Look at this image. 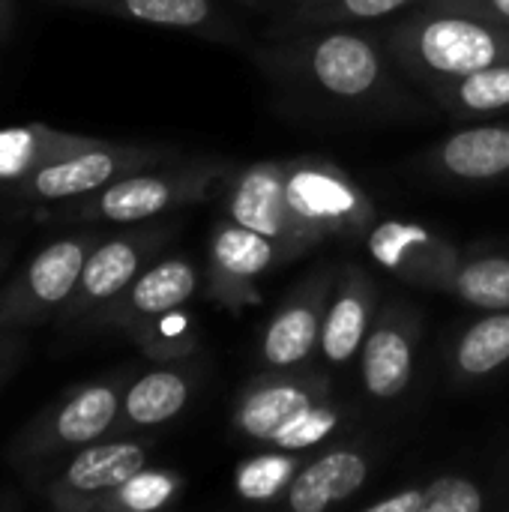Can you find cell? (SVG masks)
Returning <instances> with one entry per match:
<instances>
[{
  "instance_id": "cell-24",
  "label": "cell",
  "mask_w": 509,
  "mask_h": 512,
  "mask_svg": "<svg viewBox=\"0 0 509 512\" xmlns=\"http://www.w3.org/2000/svg\"><path fill=\"white\" fill-rule=\"evenodd\" d=\"M87 9H99L105 15L177 27V30H204L216 18V6L210 0H75Z\"/></svg>"
},
{
  "instance_id": "cell-16",
  "label": "cell",
  "mask_w": 509,
  "mask_h": 512,
  "mask_svg": "<svg viewBox=\"0 0 509 512\" xmlns=\"http://www.w3.org/2000/svg\"><path fill=\"white\" fill-rule=\"evenodd\" d=\"M306 66L315 84L342 99L369 96L381 84V54L351 30H333L309 45Z\"/></svg>"
},
{
  "instance_id": "cell-26",
  "label": "cell",
  "mask_w": 509,
  "mask_h": 512,
  "mask_svg": "<svg viewBox=\"0 0 509 512\" xmlns=\"http://www.w3.org/2000/svg\"><path fill=\"white\" fill-rule=\"evenodd\" d=\"M183 489V480L174 471L141 468L117 489L93 501L90 512H156L168 507Z\"/></svg>"
},
{
  "instance_id": "cell-32",
  "label": "cell",
  "mask_w": 509,
  "mask_h": 512,
  "mask_svg": "<svg viewBox=\"0 0 509 512\" xmlns=\"http://www.w3.org/2000/svg\"><path fill=\"white\" fill-rule=\"evenodd\" d=\"M426 6H444V9H468L495 21L509 24V0H423Z\"/></svg>"
},
{
  "instance_id": "cell-22",
  "label": "cell",
  "mask_w": 509,
  "mask_h": 512,
  "mask_svg": "<svg viewBox=\"0 0 509 512\" xmlns=\"http://www.w3.org/2000/svg\"><path fill=\"white\" fill-rule=\"evenodd\" d=\"M438 102L456 117L495 114L509 108V60L477 69L462 78H450L435 84Z\"/></svg>"
},
{
  "instance_id": "cell-34",
  "label": "cell",
  "mask_w": 509,
  "mask_h": 512,
  "mask_svg": "<svg viewBox=\"0 0 509 512\" xmlns=\"http://www.w3.org/2000/svg\"><path fill=\"white\" fill-rule=\"evenodd\" d=\"M21 351H24L21 330H0V381L15 369Z\"/></svg>"
},
{
  "instance_id": "cell-18",
  "label": "cell",
  "mask_w": 509,
  "mask_h": 512,
  "mask_svg": "<svg viewBox=\"0 0 509 512\" xmlns=\"http://www.w3.org/2000/svg\"><path fill=\"white\" fill-rule=\"evenodd\" d=\"M426 162L462 183H492L509 177V123H489L453 132L429 150Z\"/></svg>"
},
{
  "instance_id": "cell-10",
  "label": "cell",
  "mask_w": 509,
  "mask_h": 512,
  "mask_svg": "<svg viewBox=\"0 0 509 512\" xmlns=\"http://www.w3.org/2000/svg\"><path fill=\"white\" fill-rule=\"evenodd\" d=\"M165 240H168V228H135L120 237L99 240L78 276L72 297L57 312V321L75 324L108 306L135 282V276L162 249Z\"/></svg>"
},
{
  "instance_id": "cell-1",
  "label": "cell",
  "mask_w": 509,
  "mask_h": 512,
  "mask_svg": "<svg viewBox=\"0 0 509 512\" xmlns=\"http://www.w3.org/2000/svg\"><path fill=\"white\" fill-rule=\"evenodd\" d=\"M396 57L417 75L441 84L507 63L509 24L468 9L426 6L393 33Z\"/></svg>"
},
{
  "instance_id": "cell-35",
  "label": "cell",
  "mask_w": 509,
  "mask_h": 512,
  "mask_svg": "<svg viewBox=\"0 0 509 512\" xmlns=\"http://www.w3.org/2000/svg\"><path fill=\"white\" fill-rule=\"evenodd\" d=\"M9 24H12V3L9 0H0V36L9 30Z\"/></svg>"
},
{
  "instance_id": "cell-37",
  "label": "cell",
  "mask_w": 509,
  "mask_h": 512,
  "mask_svg": "<svg viewBox=\"0 0 509 512\" xmlns=\"http://www.w3.org/2000/svg\"><path fill=\"white\" fill-rule=\"evenodd\" d=\"M243 3H258V0H243Z\"/></svg>"
},
{
  "instance_id": "cell-28",
  "label": "cell",
  "mask_w": 509,
  "mask_h": 512,
  "mask_svg": "<svg viewBox=\"0 0 509 512\" xmlns=\"http://www.w3.org/2000/svg\"><path fill=\"white\" fill-rule=\"evenodd\" d=\"M129 339L153 363H180L195 351V330H192L189 315L183 312V306L141 324L138 330L129 333Z\"/></svg>"
},
{
  "instance_id": "cell-17",
  "label": "cell",
  "mask_w": 509,
  "mask_h": 512,
  "mask_svg": "<svg viewBox=\"0 0 509 512\" xmlns=\"http://www.w3.org/2000/svg\"><path fill=\"white\" fill-rule=\"evenodd\" d=\"M378 288L360 267H345L342 282L330 294L324 327H321V354L327 363H348L375 321Z\"/></svg>"
},
{
  "instance_id": "cell-11",
  "label": "cell",
  "mask_w": 509,
  "mask_h": 512,
  "mask_svg": "<svg viewBox=\"0 0 509 512\" xmlns=\"http://www.w3.org/2000/svg\"><path fill=\"white\" fill-rule=\"evenodd\" d=\"M225 210L234 222L264 234L282 252V264L306 255L312 246L306 243L285 195V159L255 162L243 168L225 198Z\"/></svg>"
},
{
  "instance_id": "cell-8",
  "label": "cell",
  "mask_w": 509,
  "mask_h": 512,
  "mask_svg": "<svg viewBox=\"0 0 509 512\" xmlns=\"http://www.w3.org/2000/svg\"><path fill=\"white\" fill-rule=\"evenodd\" d=\"M282 264V252L264 234L228 219H219L210 231L207 252V297L222 309L240 315L261 303V276Z\"/></svg>"
},
{
  "instance_id": "cell-14",
  "label": "cell",
  "mask_w": 509,
  "mask_h": 512,
  "mask_svg": "<svg viewBox=\"0 0 509 512\" xmlns=\"http://www.w3.org/2000/svg\"><path fill=\"white\" fill-rule=\"evenodd\" d=\"M333 273L321 270L288 294L261 336V360L270 369H297L321 351V327L330 303Z\"/></svg>"
},
{
  "instance_id": "cell-7",
  "label": "cell",
  "mask_w": 509,
  "mask_h": 512,
  "mask_svg": "<svg viewBox=\"0 0 509 512\" xmlns=\"http://www.w3.org/2000/svg\"><path fill=\"white\" fill-rule=\"evenodd\" d=\"M177 162V153L171 147H153V144H117L102 141L90 150L72 153L66 159H57L9 192L30 204H57V201H75L84 198L126 174Z\"/></svg>"
},
{
  "instance_id": "cell-25",
  "label": "cell",
  "mask_w": 509,
  "mask_h": 512,
  "mask_svg": "<svg viewBox=\"0 0 509 512\" xmlns=\"http://www.w3.org/2000/svg\"><path fill=\"white\" fill-rule=\"evenodd\" d=\"M447 294L483 312H504L509 309V258L483 255L459 264Z\"/></svg>"
},
{
  "instance_id": "cell-3",
  "label": "cell",
  "mask_w": 509,
  "mask_h": 512,
  "mask_svg": "<svg viewBox=\"0 0 509 512\" xmlns=\"http://www.w3.org/2000/svg\"><path fill=\"white\" fill-rule=\"evenodd\" d=\"M225 171L219 162L153 165L126 174L84 198H75L72 219L84 225H138L168 210L207 201L216 177Z\"/></svg>"
},
{
  "instance_id": "cell-6",
  "label": "cell",
  "mask_w": 509,
  "mask_h": 512,
  "mask_svg": "<svg viewBox=\"0 0 509 512\" xmlns=\"http://www.w3.org/2000/svg\"><path fill=\"white\" fill-rule=\"evenodd\" d=\"M147 468V447L126 438L93 441L48 465L27 471L36 495L57 512H90L93 501Z\"/></svg>"
},
{
  "instance_id": "cell-29",
  "label": "cell",
  "mask_w": 509,
  "mask_h": 512,
  "mask_svg": "<svg viewBox=\"0 0 509 512\" xmlns=\"http://www.w3.org/2000/svg\"><path fill=\"white\" fill-rule=\"evenodd\" d=\"M417 0H300V15L312 24L333 21H369L393 15Z\"/></svg>"
},
{
  "instance_id": "cell-13",
  "label": "cell",
  "mask_w": 509,
  "mask_h": 512,
  "mask_svg": "<svg viewBox=\"0 0 509 512\" xmlns=\"http://www.w3.org/2000/svg\"><path fill=\"white\" fill-rule=\"evenodd\" d=\"M195 288H198L195 264L189 258L174 255V258L144 267L135 276V282L120 297H114L108 306L93 312L90 321L96 327H114L129 336L141 324L186 306L195 297Z\"/></svg>"
},
{
  "instance_id": "cell-5",
  "label": "cell",
  "mask_w": 509,
  "mask_h": 512,
  "mask_svg": "<svg viewBox=\"0 0 509 512\" xmlns=\"http://www.w3.org/2000/svg\"><path fill=\"white\" fill-rule=\"evenodd\" d=\"M99 240L96 231H78L42 246L0 288V330H27L57 318Z\"/></svg>"
},
{
  "instance_id": "cell-33",
  "label": "cell",
  "mask_w": 509,
  "mask_h": 512,
  "mask_svg": "<svg viewBox=\"0 0 509 512\" xmlns=\"http://www.w3.org/2000/svg\"><path fill=\"white\" fill-rule=\"evenodd\" d=\"M366 512H423V489H399L390 498H381L369 507Z\"/></svg>"
},
{
  "instance_id": "cell-12",
  "label": "cell",
  "mask_w": 509,
  "mask_h": 512,
  "mask_svg": "<svg viewBox=\"0 0 509 512\" xmlns=\"http://www.w3.org/2000/svg\"><path fill=\"white\" fill-rule=\"evenodd\" d=\"M369 255L396 279L417 288L447 291L453 273L459 270V249L441 234L420 222L387 219L372 225L366 234Z\"/></svg>"
},
{
  "instance_id": "cell-23",
  "label": "cell",
  "mask_w": 509,
  "mask_h": 512,
  "mask_svg": "<svg viewBox=\"0 0 509 512\" xmlns=\"http://www.w3.org/2000/svg\"><path fill=\"white\" fill-rule=\"evenodd\" d=\"M509 363V309L489 312L471 324L453 351V372L459 378H486Z\"/></svg>"
},
{
  "instance_id": "cell-2",
  "label": "cell",
  "mask_w": 509,
  "mask_h": 512,
  "mask_svg": "<svg viewBox=\"0 0 509 512\" xmlns=\"http://www.w3.org/2000/svg\"><path fill=\"white\" fill-rule=\"evenodd\" d=\"M126 387V372H117L108 378L75 384L66 393H60L12 438V468L27 474L93 441L111 438L120 420Z\"/></svg>"
},
{
  "instance_id": "cell-31",
  "label": "cell",
  "mask_w": 509,
  "mask_h": 512,
  "mask_svg": "<svg viewBox=\"0 0 509 512\" xmlns=\"http://www.w3.org/2000/svg\"><path fill=\"white\" fill-rule=\"evenodd\" d=\"M483 507V489L465 477H438L423 486V512H480Z\"/></svg>"
},
{
  "instance_id": "cell-19",
  "label": "cell",
  "mask_w": 509,
  "mask_h": 512,
  "mask_svg": "<svg viewBox=\"0 0 509 512\" xmlns=\"http://www.w3.org/2000/svg\"><path fill=\"white\" fill-rule=\"evenodd\" d=\"M102 144V138L63 132L45 123H21L0 129V186L12 189L39 168L66 159L72 153L90 150Z\"/></svg>"
},
{
  "instance_id": "cell-4",
  "label": "cell",
  "mask_w": 509,
  "mask_h": 512,
  "mask_svg": "<svg viewBox=\"0 0 509 512\" xmlns=\"http://www.w3.org/2000/svg\"><path fill=\"white\" fill-rule=\"evenodd\" d=\"M285 195L312 249L336 237H363L375 225L369 192L327 159H285Z\"/></svg>"
},
{
  "instance_id": "cell-27",
  "label": "cell",
  "mask_w": 509,
  "mask_h": 512,
  "mask_svg": "<svg viewBox=\"0 0 509 512\" xmlns=\"http://www.w3.org/2000/svg\"><path fill=\"white\" fill-rule=\"evenodd\" d=\"M297 471H300V459L294 453H288V450L252 456V459L237 465L234 489H237V495L243 501L267 504V501H276L279 495L288 492V486L297 477Z\"/></svg>"
},
{
  "instance_id": "cell-21",
  "label": "cell",
  "mask_w": 509,
  "mask_h": 512,
  "mask_svg": "<svg viewBox=\"0 0 509 512\" xmlns=\"http://www.w3.org/2000/svg\"><path fill=\"white\" fill-rule=\"evenodd\" d=\"M369 462L354 450H333L309 462L291 480L285 492V507L291 512H324L327 507L351 498L366 486Z\"/></svg>"
},
{
  "instance_id": "cell-30",
  "label": "cell",
  "mask_w": 509,
  "mask_h": 512,
  "mask_svg": "<svg viewBox=\"0 0 509 512\" xmlns=\"http://www.w3.org/2000/svg\"><path fill=\"white\" fill-rule=\"evenodd\" d=\"M336 426H339V411L333 408V402H321V405L309 408L300 420H294L285 432H279L270 447L297 453V450L321 444L327 435L336 432Z\"/></svg>"
},
{
  "instance_id": "cell-15",
  "label": "cell",
  "mask_w": 509,
  "mask_h": 512,
  "mask_svg": "<svg viewBox=\"0 0 509 512\" xmlns=\"http://www.w3.org/2000/svg\"><path fill=\"white\" fill-rule=\"evenodd\" d=\"M420 315L405 303L378 312L363 342V384L375 399H396L414 378Z\"/></svg>"
},
{
  "instance_id": "cell-36",
  "label": "cell",
  "mask_w": 509,
  "mask_h": 512,
  "mask_svg": "<svg viewBox=\"0 0 509 512\" xmlns=\"http://www.w3.org/2000/svg\"><path fill=\"white\" fill-rule=\"evenodd\" d=\"M6 261H9V252L0 249V276H3V270H6Z\"/></svg>"
},
{
  "instance_id": "cell-9",
  "label": "cell",
  "mask_w": 509,
  "mask_h": 512,
  "mask_svg": "<svg viewBox=\"0 0 509 512\" xmlns=\"http://www.w3.org/2000/svg\"><path fill=\"white\" fill-rule=\"evenodd\" d=\"M321 402H330V381L324 375L270 369L240 390L231 423L237 435L270 447L279 432H285L294 420Z\"/></svg>"
},
{
  "instance_id": "cell-20",
  "label": "cell",
  "mask_w": 509,
  "mask_h": 512,
  "mask_svg": "<svg viewBox=\"0 0 509 512\" xmlns=\"http://www.w3.org/2000/svg\"><path fill=\"white\" fill-rule=\"evenodd\" d=\"M189 396H192V375L177 369L174 363H156V369L129 381L123 393L120 420L111 438H123V432L132 429L171 423L189 405Z\"/></svg>"
}]
</instances>
